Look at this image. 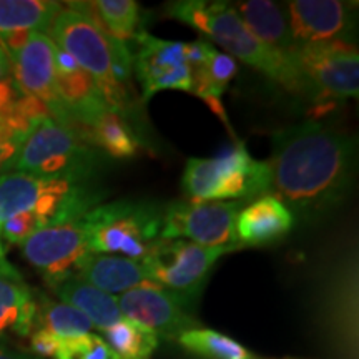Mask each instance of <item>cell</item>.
Returning <instances> with one entry per match:
<instances>
[{
  "label": "cell",
  "mask_w": 359,
  "mask_h": 359,
  "mask_svg": "<svg viewBox=\"0 0 359 359\" xmlns=\"http://www.w3.org/2000/svg\"><path fill=\"white\" fill-rule=\"evenodd\" d=\"M47 35L95 80L107 109L125 120L127 115H133L135 102L128 92L132 50L127 43L107 39L69 7H62L53 17Z\"/></svg>",
  "instance_id": "3957f363"
},
{
  "label": "cell",
  "mask_w": 359,
  "mask_h": 359,
  "mask_svg": "<svg viewBox=\"0 0 359 359\" xmlns=\"http://www.w3.org/2000/svg\"><path fill=\"white\" fill-rule=\"evenodd\" d=\"M37 326V299L11 263L0 264V344L12 336L25 338Z\"/></svg>",
  "instance_id": "e0dca14e"
},
{
  "label": "cell",
  "mask_w": 359,
  "mask_h": 359,
  "mask_svg": "<svg viewBox=\"0 0 359 359\" xmlns=\"http://www.w3.org/2000/svg\"><path fill=\"white\" fill-rule=\"evenodd\" d=\"M43 228V222L34 212H22L0 224V235L6 238L8 243L22 245Z\"/></svg>",
  "instance_id": "f1b7e54d"
},
{
  "label": "cell",
  "mask_w": 359,
  "mask_h": 359,
  "mask_svg": "<svg viewBox=\"0 0 359 359\" xmlns=\"http://www.w3.org/2000/svg\"><path fill=\"white\" fill-rule=\"evenodd\" d=\"M231 251L235 250L206 248L188 240L160 238L142 263L154 285L173 291L193 304L200 298L218 259Z\"/></svg>",
  "instance_id": "ba28073f"
},
{
  "label": "cell",
  "mask_w": 359,
  "mask_h": 359,
  "mask_svg": "<svg viewBox=\"0 0 359 359\" xmlns=\"http://www.w3.org/2000/svg\"><path fill=\"white\" fill-rule=\"evenodd\" d=\"M24 142V138L6 120L0 118V175L8 172Z\"/></svg>",
  "instance_id": "f546056e"
},
{
  "label": "cell",
  "mask_w": 359,
  "mask_h": 359,
  "mask_svg": "<svg viewBox=\"0 0 359 359\" xmlns=\"http://www.w3.org/2000/svg\"><path fill=\"white\" fill-rule=\"evenodd\" d=\"M58 344H60V338L50 333L45 327H39L30 334V348L35 354L43 358H55L58 351Z\"/></svg>",
  "instance_id": "4dcf8cb0"
},
{
  "label": "cell",
  "mask_w": 359,
  "mask_h": 359,
  "mask_svg": "<svg viewBox=\"0 0 359 359\" xmlns=\"http://www.w3.org/2000/svg\"><path fill=\"white\" fill-rule=\"evenodd\" d=\"M60 8L53 0H0V35L47 34Z\"/></svg>",
  "instance_id": "cb8c5ba5"
},
{
  "label": "cell",
  "mask_w": 359,
  "mask_h": 359,
  "mask_svg": "<svg viewBox=\"0 0 359 359\" xmlns=\"http://www.w3.org/2000/svg\"><path fill=\"white\" fill-rule=\"evenodd\" d=\"M37 326L45 327L58 338H75L93 330L88 318L79 309L65 303H55L45 296L37 299Z\"/></svg>",
  "instance_id": "4316f807"
},
{
  "label": "cell",
  "mask_w": 359,
  "mask_h": 359,
  "mask_svg": "<svg viewBox=\"0 0 359 359\" xmlns=\"http://www.w3.org/2000/svg\"><path fill=\"white\" fill-rule=\"evenodd\" d=\"M107 196L109 191L98 182L79 183L8 172L0 175V224L22 212H34L45 228L77 222Z\"/></svg>",
  "instance_id": "277c9868"
},
{
  "label": "cell",
  "mask_w": 359,
  "mask_h": 359,
  "mask_svg": "<svg viewBox=\"0 0 359 359\" xmlns=\"http://www.w3.org/2000/svg\"><path fill=\"white\" fill-rule=\"evenodd\" d=\"M285 359H296V358H285Z\"/></svg>",
  "instance_id": "e575fe53"
},
{
  "label": "cell",
  "mask_w": 359,
  "mask_h": 359,
  "mask_svg": "<svg viewBox=\"0 0 359 359\" xmlns=\"http://www.w3.org/2000/svg\"><path fill=\"white\" fill-rule=\"evenodd\" d=\"M53 291L62 299V303L79 309L88 318L93 327L100 331H105L107 327L114 326L123 318L116 296L95 288L77 275L60 283L57 288H53Z\"/></svg>",
  "instance_id": "44dd1931"
},
{
  "label": "cell",
  "mask_w": 359,
  "mask_h": 359,
  "mask_svg": "<svg viewBox=\"0 0 359 359\" xmlns=\"http://www.w3.org/2000/svg\"><path fill=\"white\" fill-rule=\"evenodd\" d=\"M55 50L57 45L47 34L32 32L20 50L8 55L12 77L22 93L39 98L55 122L70 127V118L55 90Z\"/></svg>",
  "instance_id": "5bb4252c"
},
{
  "label": "cell",
  "mask_w": 359,
  "mask_h": 359,
  "mask_svg": "<svg viewBox=\"0 0 359 359\" xmlns=\"http://www.w3.org/2000/svg\"><path fill=\"white\" fill-rule=\"evenodd\" d=\"M2 238V235H0ZM6 262V251H4V246H2V240H0V264Z\"/></svg>",
  "instance_id": "836d02e7"
},
{
  "label": "cell",
  "mask_w": 359,
  "mask_h": 359,
  "mask_svg": "<svg viewBox=\"0 0 359 359\" xmlns=\"http://www.w3.org/2000/svg\"><path fill=\"white\" fill-rule=\"evenodd\" d=\"M266 160L273 196L304 222L326 218L353 190L356 140L338 128L308 120L276 130Z\"/></svg>",
  "instance_id": "6da1fadb"
},
{
  "label": "cell",
  "mask_w": 359,
  "mask_h": 359,
  "mask_svg": "<svg viewBox=\"0 0 359 359\" xmlns=\"http://www.w3.org/2000/svg\"><path fill=\"white\" fill-rule=\"evenodd\" d=\"M103 167L105 160L97 148L83 142L72 128L48 118L22 143L8 172L93 183L98 182Z\"/></svg>",
  "instance_id": "5b68a950"
},
{
  "label": "cell",
  "mask_w": 359,
  "mask_h": 359,
  "mask_svg": "<svg viewBox=\"0 0 359 359\" xmlns=\"http://www.w3.org/2000/svg\"><path fill=\"white\" fill-rule=\"evenodd\" d=\"M103 334L105 343L118 359H151L160 343L154 331L125 316L114 326L107 327Z\"/></svg>",
  "instance_id": "d4e9b609"
},
{
  "label": "cell",
  "mask_w": 359,
  "mask_h": 359,
  "mask_svg": "<svg viewBox=\"0 0 359 359\" xmlns=\"http://www.w3.org/2000/svg\"><path fill=\"white\" fill-rule=\"evenodd\" d=\"M236 74V62L226 53H222L215 50L205 64L191 67V87L190 93H195L200 97L208 107L217 114L223 123L230 128L226 115H224V109L222 103V95L226 92L228 83Z\"/></svg>",
  "instance_id": "603a6c76"
},
{
  "label": "cell",
  "mask_w": 359,
  "mask_h": 359,
  "mask_svg": "<svg viewBox=\"0 0 359 359\" xmlns=\"http://www.w3.org/2000/svg\"><path fill=\"white\" fill-rule=\"evenodd\" d=\"M165 12L172 19L210 37L228 52L226 55L259 70L293 95L318 103L316 93L304 80L302 72L296 69L293 60L255 37L231 4L218 0H178L170 2Z\"/></svg>",
  "instance_id": "7a4b0ae2"
},
{
  "label": "cell",
  "mask_w": 359,
  "mask_h": 359,
  "mask_svg": "<svg viewBox=\"0 0 359 359\" xmlns=\"http://www.w3.org/2000/svg\"><path fill=\"white\" fill-rule=\"evenodd\" d=\"M133 42L138 48L132 53V69L142 85L143 102L163 90L190 92L191 75L185 43L151 37L147 32H138Z\"/></svg>",
  "instance_id": "4fadbf2b"
},
{
  "label": "cell",
  "mask_w": 359,
  "mask_h": 359,
  "mask_svg": "<svg viewBox=\"0 0 359 359\" xmlns=\"http://www.w3.org/2000/svg\"><path fill=\"white\" fill-rule=\"evenodd\" d=\"M79 137L88 145L97 148L100 154L115 160L132 158L140 150V140L128 120L114 111L105 110L85 127Z\"/></svg>",
  "instance_id": "7402d4cb"
},
{
  "label": "cell",
  "mask_w": 359,
  "mask_h": 359,
  "mask_svg": "<svg viewBox=\"0 0 359 359\" xmlns=\"http://www.w3.org/2000/svg\"><path fill=\"white\" fill-rule=\"evenodd\" d=\"M0 359H35L29 354L13 351V349L7 348V344H0Z\"/></svg>",
  "instance_id": "d6a6232c"
},
{
  "label": "cell",
  "mask_w": 359,
  "mask_h": 359,
  "mask_svg": "<svg viewBox=\"0 0 359 359\" xmlns=\"http://www.w3.org/2000/svg\"><path fill=\"white\" fill-rule=\"evenodd\" d=\"M294 224L293 213L273 195L259 196L238 213L235 233L243 246H269L283 240Z\"/></svg>",
  "instance_id": "2e32d148"
},
{
  "label": "cell",
  "mask_w": 359,
  "mask_h": 359,
  "mask_svg": "<svg viewBox=\"0 0 359 359\" xmlns=\"http://www.w3.org/2000/svg\"><path fill=\"white\" fill-rule=\"evenodd\" d=\"M233 7L255 37L273 50L291 58L298 45L291 32L286 7L268 0H246Z\"/></svg>",
  "instance_id": "d6986e66"
},
{
  "label": "cell",
  "mask_w": 359,
  "mask_h": 359,
  "mask_svg": "<svg viewBox=\"0 0 359 359\" xmlns=\"http://www.w3.org/2000/svg\"><path fill=\"white\" fill-rule=\"evenodd\" d=\"M12 75V69H11V58H8L7 52L4 50V47L0 45V82H4L7 77Z\"/></svg>",
  "instance_id": "1f68e13d"
},
{
  "label": "cell",
  "mask_w": 359,
  "mask_h": 359,
  "mask_svg": "<svg viewBox=\"0 0 359 359\" xmlns=\"http://www.w3.org/2000/svg\"><path fill=\"white\" fill-rule=\"evenodd\" d=\"M69 8L85 17L102 35L127 43L140 30L142 11L135 0H95L69 2Z\"/></svg>",
  "instance_id": "ffe728a7"
},
{
  "label": "cell",
  "mask_w": 359,
  "mask_h": 359,
  "mask_svg": "<svg viewBox=\"0 0 359 359\" xmlns=\"http://www.w3.org/2000/svg\"><path fill=\"white\" fill-rule=\"evenodd\" d=\"M163 212L165 208L151 201L135 200L95 206L82 217L87 224L90 253L120 255L142 262L161 238Z\"/></svg>",
  "instance_id": "52a82bcc"
},
{
  "label": "cell",
  "mask_w": 359,
  "mask_h": 359,
  "mask_svg": "<svg viewBox=\"0 0 359 359\" xmlns=\"http://www.w3.org/2000/svg\"><path fill=\"white\" fill-rule=\"evenodd\" d=\"M87 224L83 218L55 226H47L20 245L27 262L43 276L50 288L69 280L90 253Z\"/></svg>",
  "instance_id": "8fae6325"
},
{
  "label": "cell",
  "mask_w": 359,
  "mask_h": 359,
  "mask_svg": "<svg viewBox=\"0 0 359 359\" xmlns=\"http://www.w3.org/2000/svg\"><path fill=\"white\" fill-rule=\"evenodd\" d=\"M75 275L109 294H122L138 286L154 285L147 278L142 262L114 255L88 253L79 263Z\"/></svg>",
  "instance_id": "ac0fdd59"
},
{
  "label": "cell",
  "mask_w": 359,
  "mask_h": 359,
  "mask_svg": "<svg viewBox=\"0 0 359 359\" xmlns=\"http://www.w3.org/2000/svg\"><path fill=\"white\" fill-rule=\"evenodd\" d=\"M296 45L341 42L354 45L356 6L338 0H293L286 4Z\"/></svg>",
  "instance_id": "9a60e30c"
},
{
  "label": "cell",
  "mask_w": 359,
  "mask_h": 359,
  "mask_svg": "<svg viewBox=\"0 0 359 359\" xmlns=\"http://www.w3.org/2000/svg\"><path fill=\"white\" fill-rule=\"evenodd\" d=\"M253 359H257V358H253Z\"/></svg>",
  "instance_id": "d590c367"
},
{
  "label": "cell",
  "mask_w": 359,
  "mask_h": 359,
  "mask_svg": "<svg viewBox=\"0 0 359 359\" xmlns=\"http://www.w3.org/2000/svg\"><path fill=\"white\" fill-rule=\"evenodd\" d=\"M53 359H118L100 336L88 333L75 338H60Z\"/></svg>",
  "instance_id": "83f0119b"
},
{
  "label": "cell",
  "mask_w": 359,
  "mask_h": 359,
  "mask_svg": "<svg viewBox=\"0 0 359 359\" xmlns=\"http://www.w3.org/2000/svg\"><path fill=\"white\" fill-rule=\"evenodd\" d=\"M243 201H172L165 206L161 238L183 240L206 248H241L235 223Z\"/></svg>",
  "instance_id": "9c48e42d"
},
{
  "label": "cell",
  "mask_w": 359,
  "mask_h": 359,
  "mask_svg": "<svg viewBox=\"0 0 359 359\" xmlns=\"http://www.w3.org/2000/svg\"><path fill=\"white\" fill-rule=\"evenodd\" d=\"M125 318L148 327L158 338L178 339L190 330L201 327L193 316V304L173 291L156 285L138 286L116 296Z\"/></svg>",
  "instance_id": "7c38bea8"
},
{
  "label": "cell",
  "mask_w": 359,
  "mask_h": 359,
  "mask_svg": "<svg viewBox=\"0 0 359 359\" xmlns=\"http://www.w3.org/2000/svg\"><path fill=\"white\" fill-rule=\"evenodd\" d=\"M187 201H245L271 191L266 161L255 160L243 143L215 158H188L182 178Z\"/></svg>",
  "instance_id": "8992f818"
},
{
  "label": "cell",
  "mask_w": 359,
  "mask_h": 359,
  "mask_svg": "<svg viewBox=\"0 0 359 359\" xmlns=\"http://www.w3.org/2000/svg\"><path fill=\"white\" fill-rule=\"evenodd\" d=\"M291 60L302 72L318 102L356 98L359 93V55L354 45L331 42L299 45Z\"/></svg>",
  "instance_id": "30bf717a"
},
{
  "label": "cell",
  "mask_w": 359,
  "mask_h": 359,
  "mask_svg": "<svg viewBox=\"0 0 359 359\" xmlns=\"http://www.w3.org/2000/svg\"><path fill=\"white\" fill-rule=\"evenodd\" d=\"M185 351L205 359H253L255 354L243 344L218 331L196 327L183 333L177 339Z\"/></svg>",
  "instance_id": "484cf974"
}]
</instances>
